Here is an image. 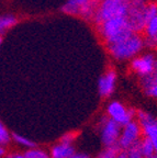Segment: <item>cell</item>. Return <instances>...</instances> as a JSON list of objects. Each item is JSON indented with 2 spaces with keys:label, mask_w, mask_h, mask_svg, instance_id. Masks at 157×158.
I'll use <instances>...</instances> for the list:
<instances>
[{
  "label": "cell",
  "mask_w": 157,
  "mask_h": 158,
  "mask_svg": "<svg viewBox=\"0 0 157 158\" xmlns=\"http://www.w3.org/2000/svg\"><path fill=\"white\" fill-rule=\"evenodd\" d=\"M97 31L106 46L121 42L134 33L124 17L107 20L97 25Z\"/></svg>",
  "instance_id": "6da1fadb"
},
{
  "label": "cell",
  "mask_w": 157,
  "mask_h": 158,
  "mask_svg": "<svg viewBox=\"0 0 157 158\" xmlns=\"http://www.w3.org/2000/svg\"><path fill=\"white\" fill-rule=\"evenodd\" d=\"M145 47L144 39L140 33H133L129 37L116 44L107 46L109 54L116 60H131L141 54Z\"/></svg>",
  "instance_id": "7a4b0ae2"
},
{
  "label": "cell",
  "mask_w": 157,
  "mask_h": 158,
  "mask_svg": "<svg viewBox=\"0 0 157 158\" xmlns=\"http://www.w3.org/2000/svg\"><path fill=\"white\" fill-rule=\"evenodd\" d=\"M130 0H101L92 19L96 25L107 20L118 17H126Z\"/></svg>",
  "instance_id": "3957f363"
},
{
  "label": "cell",
  "mask_w": 157,
  "mask_h": 158,
  "mask_svg": "<svg viewBox=\"0 0 157 158\" xmlns=\"http://www.w3.org/2000/svg\"><path fill=\"white\" fill-rule=\"evenodd\" d=\"M146 3H147L146 0H130L129 2V9L125 19L134 33L143 32L145 25L147 23L145 15Z\"/></svg>",
  "instance_id": "277c9868"
},
{
  "label": "cell",
  "mask_w": 157,
  "mask_h": 158,
  "mask_svg": "<svg viewBox=\"0 0 157 158\" xmlns=\"http://www.w3.org/2000/svg\"><path fill=\"white\" fill-rule=\"evenodd\" d=\"M142 128L136 118L122 126L118 145L121 151H128L129 148L138 144L142 138Z\"/></svg>",
  "instance_id": "5b68a950"
},
{
  "label": "cell",
  "mask_w": 157,
  "mask_h": 158,
  "mask_svg": "<svg viewBox=\"0 0 157 158\" xmlns=\"http://www.w3.org/2000/svg\"><path fill=\"white\" fill-rule=\"evenodd\" d=\"M122 126L113 121L108 115L103 116L100 121V136L104 147L118 145Z\"/></svg>",
  "instance_id": "8992f818"
},
{
  "label": "cell",
  "mask_w": 157,
  "mask_h": 158,
  "mask_svg": "<svg viewBox=\"0 0 157 158\" xmlns=\"http://www.w3.org/2000/svg\"><path fill=\"white\" fill-rule=\"evenodd\" d=\"M136 112L134 109L126 108L122 102L112 101L107 106V115L121 126H124L129 122L136 118Z\"/></svg>",
  "instance_id": "52a82bcc"
},
{
  "label": "cell",
  "mask_w": 157,
  "mask_h": 158,
  "mask_svg": "<svg viewBox=\"0 0 157 158\" xmlns=\"http://www.w3.org/2000/svg\"><path fill=\"white\" fill-rule=\"evenodd\" d=\"M157 67V58L154 54H142L138 55L131 59V69L140 78H144L152 74Z\"/></svg>",
  "instance_id": "ba28073f"
},
{
  "label": "cell",
  "mask_w": 157,
  "mask_h": 158,
  "mask_svg": "<svg viewBox=\"0 0 157 158\" xmlns=\"http://www.w3.org/2000/svg\"><path fill=\"white\" fill-rule=\"evenodd\" d=\"M136 121L140 123L142 133L144 137L150 138L151 141L157 145V118L146 111L136 112Z\"/></svg>",
  "instance_id": "9c48e42d"
},
{
  "label": "cell",
  "mask_w": 157,
  "mask_h": 158,
  "mask_svg": "<svg viewBox=\"0 0 157 158\" xmlns=\"http://www.w3.org/2000/svg\"><path fill=\"white\" fill-rule=\"evenodd\" d=\"M117 86V73L113 69L107 70L99 78L98 91L102 98H108L114 92Z\"/></svg>",
  "instance_id": "30bf717a"
},
{
  "label": "cell",
  "mask_w": 157,
  "mask_h": 158,
  "mask_svg": "<svg viewBox=\"0 0 157 158\" xmlns=\"http://www.w3.org/2000/svg\"><path fill=\"white\" fill-rule=\"evenodd\" d=\"M143 32L145 46L150 48H157V15L148 21Z\"/></svg>",
  "instance_id": "8fae6325"
},
{
  "label": "cell",
  "mask_w": 157,
  "mask_h": 158,
  "mask_svg": "<svg viewBox=\"0 0 157 158\" xmlns=\"http://www.w3.org/2000/svg\"><path fill=\"white\" fill-rule=\"evenodd\" d=\"M76 153L74 145L71 143L59 141L51 148V157L52 158H69Z\"/></svg>",
  "instance_id": "7c38bea8"
},
{
  "label": "cell",
  "mask_w": 157,
  "mask_h": 158,
  "mask_svg": "<svg viewBox=\"0 0 157 158\" xmlns=\"http://www.w3.org/2000/svg\"><path fill=\"white\" fill-rule=\"evenodd\" d=\"M141 86L146 96L157 99V67L150 76L141 78Z\"/></svg>",
  "instance_id": "4fadbf2b"
},
{
  "label": "cell",
  "mask_w": 157,
  "mask_h": 158,
  "mask_svg": "<svg viewBox=\"0 0 157 158\" xmlns=\"http://www.w3.org/2000/svg\"><path fill=\"white\" fill-rule=\"evenodd\" d=\"M18 23V19L13 15H0V35L2 36L6 32H8L10 29H12Z\"/></svg>",
  "instance_id": "5bb4252c"
},
{
  "label": "cell",
  "mask_w": 157,
  "mask_h": 158,
  "mask_svg": "<svg viewBox=\"0 0 157 158\" xmlns=\"http://www.w3.org/2000/svg\"><path fill=\"white\" fill-rule=\"evenodd\" d=\"M140 148L143 156L145 158H151L155 155V144L151 141L150 138L143 137L140 141Z\"/></svg>",
  "instance_id": "9a60e30c"
},
{
  "label": "cell",
  "mask_w": 157,
  "mask_h": 158,
  "mask_svg": "<svg viewBox=\"0 0 157 158\" xmlns=\"http://www.w3.org/2000/svg\"><path fill=\"white\" fill-rule=\"evenodd\" d=\"M11 138H12V141L15 142V143H17L18 145L28 148V149H29V148L36 147V145H35V143L32 139H30V138L25 137V136H23V135H20V134H17V133L11 134Z\"/></svg>",
  "instance_id": "2e32d148"
},
{
  "label": "cell",
  "mask_w": 157,
  "mask_h": 158,
  "mask_svg": "<svg viewBox=\"0 0 157 158\" xmlns=\"http://www.w3.org/2000/svg\"><path fill=\"white\" fill-rule=\"evenodd\" d=\"M120 152L121 149L119 145L109 146V147H104V149L100 152L97 158H116Z\"/></svg>",
  "instance_id": "e0dca14e"
},
{
  "label": "cell",
  "mask_w": 157,
  "mask_h": 158,
  "mask_svg": "<svg viewBox=\"0 0 157 158\" xmlns=\"http://www.w3.org/2000/svg\"><path fill=\"white\" fill-rule=\"evenodd\" d=\"M12 141V138H11V134L9 133V131L7 130L3 123L0 121V145H8L10 142Z\"/></svg>",
  "instance_id": "ac0fdd59"
},
{
  "label": "cell",
  "mask_w": 157,
  "mask_h": 158,
  "mask_svg": "<svg viewBox=\"0 0 157 158\" xmlns=\"http://www.w3.org/2000/svg\"><path fill=\"white\" fill-rule=\"evenodd\" d=\"M24 155L27 158H46L49 156V154L43 151V149L34 147V148H29L24 153Z\"/></svg>",
  "instance_id": "d6986e66"
},
{
  "label": "cell",
  "mask_w": 157,
  "mask_h": 158,
  "mask_svg": "<svg viewBox=\"0 0 157 158\" xmlns=\"http://www.w3.org/2000/svg\"><path fill=\"white\" fill-rule=\"evenodd\" d=\"M145 15H146V19L147 22L151 19L155 18L157 15V1H150L146 3V8H145ZM147 24V23H146Z\"/></svg>",
  "instance_id": "ffe728a7"
},
{
  "label": "cell",
  "mask_w": 157,
  "mask_h": 158,
  "mask_svg": "<svg viewBox=\"0 0 157 158\" xmlns=\"http://www.w3.org/2000/svg\"><path fill=\"white\" fill-rule=\"evenodd\" d=\"M140 143V142H138ZM135 144L134 146H132L131 148H129L126 152V157L128 158H145L143 156L142 152H141V148H140V144Z\"/></svg>",
  "instance_id": "44dd1931"
},
{
  "label": "cell",
  "mask_w": 157,
  "mask_h": 158,
  "mask_svg": "<svg viewBox=\"0 0 157 158\" xmlns=\"http://www.w3.org/2000/svg\"><path fill=\"white\" fill-rule=\"evenodd\" d=\"M74 139H75V135H74V134H71V133L64 134V135L62 136V138H61L62 142H66V143H71V144H73Z\"/></svg>",
  "instance_id": "7402d4cb"
},
{
  "label": "cell",
  "mask_w": 157,
  "mask_h": 158,
  "mask_svg": "<svg viewBox=\"0 0 157 158\" xmlns=\"http://www.w3.org/2000/svg\"><path fill=\"white\" fill-rule=\"evenodd\" d=\"M69 158H90L87 154H83V153H75L73 156H70Z\"/></svg>",
  "instance_id": "603a6c76"
},
{
  "label": "cell",
  "mask_w": 157,
  "mask_h": 158,
  "mask_svg": "<svg viewBox=\"0 0 157 158\" xmlns=\"http://www.w3.org/2000/svg\"><path fill=\"white\" fill-rule=\"evenodd\" d=\"M6 155H7V152H6V147L3 145H0V158H5Z\"/></svg>",
  "instance_id": "cb8c5ba5"
},
{
  "label": "cell",
  "mask_w": 157,
  "mask_h": 158,
  "mask_svg": "<svg viewBox=\"0 0 157 158\" xmlns=\"http://www.w3.org/2000/svg\"><path fill=\"white\" fill-rule=\"evenodd\" d=\"M12 157L13 158H27L24 154H21V153H12Z\"/></svg>",
  "instance_id": "d4e9b609"
},
{
  "label": "cell",
  "mask_w": 157,
  "mask_h": 158,
  "mask_svg": "<svg viewBox=\"0 0 157 158\" xmlns=\"http://www.w3.org/2000/svg\"><path fill=\"white\" fill-rule=\"evenodd\" d=\"M116 158H128V157H126V152L121 151L120 153L118 154V156H117Z\"/></svg>",
  "instance_id": "484cf974"
},
{
  "label": "cell",
  "mask_w": 157,
  "mask_h": 158,
  "mask_svg": "<svg viewBox=\"0 0 157 158\" xmlns=\"http://www.w3.org/2000/svg\"><path fill=\"white\" fill-rule=\"evenodd\" d=\"M5 158H13L12 157V153H11V154H7V155L5 156Z\"/></svg>",
  "instance_id": "4316f807"
},
{
  "label": "cell",
  "mask_w": 157,
  "mask_h": 158,
  "mask_svg": "<svg viewBox=\"0 0 157 158\" xmlns=\"http://www.w3.org/2000/svg\"><path fill=\"white\" fill-rule=\"evenodd\" d=\"M90 1H92V2H95V3H98V5H99L101 0H90Z\"/></svg>",
  "instance_id": "83f0119b"
},
{
  "label": "cell",
  "mask_w": 157,
  "mask_h": 158,
  "mask_svg": "<svg viewBox=\"0 0 157 158\" xmlns=\"http://www.w3.org/2000/svg\"><path fill=\"white\" fill-rule=\"evenodd\" d=\"M155 157L157 158V145L155 146Z\"/></svg>",
  "instance_id": "f1b7e54d"
},
{
  "label": "cell",
  "mask_w": 157,
  "mask_h": 158,
  "mask_svg": "<svg viewBox=\"0 0 157 158\" xmlns=\"http://www.w3.org/2000/svg\"><path fill=\"white\" fill-rule=\"evenodd\" d=\"M1 44H2V36L0 35V46H1Z\"/></svg>",
  "instance_id": "f546056e"
},
{
  "label": "cell",
  "mask_w": 157,
  "mask_h": 158,
  "mask_svg": "<svg viewBox=\"0 0 157 158\" xmlns=\"http://www.w3.org/2000/svg\"><path fill=\"white\" fill-rule=\"evenodd\" d=\"M46 158H52V157H49V156H47V157Z\"/></svg>",
  "instance_id": "4dcf8cb0"
}]
</instances>
